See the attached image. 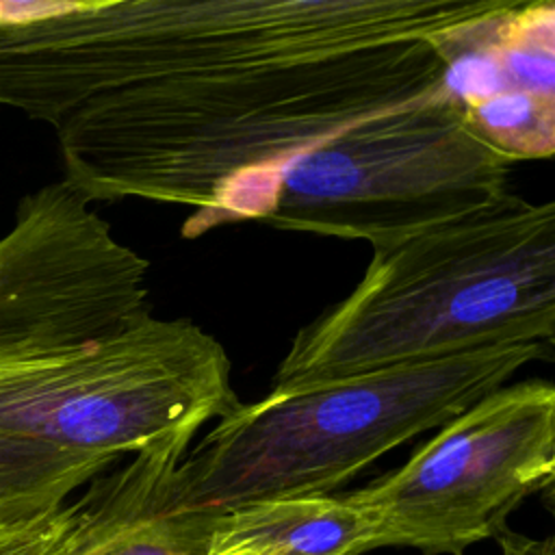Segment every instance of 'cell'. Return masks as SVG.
Segmentation results:
<instances>
[{"label":"cell","mask_w":555,"mask_h":555,"mask_svg":"<svg viewBox=\"0 0 555 555\" xmlns=\"http://www.w3.org/2000/svg\"><path fill=\"white\" fill-rule=\"evenodd\" d=\"M449 67L438 43L401 41L115 89L54 126L61 180L89 204L191 206L186 238L264 219L295 156L438 89Z\"/></svg>","instance_id":"6da1fadb"},{"label":"cell","mask_w":555,"mask_h":555,"mask_svg":"<svg viewBox=\"0 0 555 555\" xmlns=\"http://www.w3.org/2000/svg\"><path fill=\"white\" fill-rule=\"evenodd\" d=\"M150 264L63 180L0 236V401L147 308ZM113 464L0 436V505H61Z\"/></svg>","instance_id":"5b68a950"},{"label":"cell","mask_w":555,"mask_h":555,"mask_svg":"<svg viewBox=\"0 0 555 555\" xmlns=\"http://www.w3.org/2000/svg\"><path fill=\"white\" fill-rule=\"evenodd\" d=\"M555 477V388L505 384L438 427L397 470L347 494L379 546L462 555L507 529L512 512Z\"/></svg>","instance_id":"ba28073f"},{"label":"cell","mask_w":555,"mask_h":555,"mask_svg":"<svg viewBox=\"0 0 555 555\" xmlns=\"http://www.w3.org/2000/svg\"><path fill=\"white\" fill-rule=\"evenodd\" d=\"M551 356L546 345H496L241 401L186 451L180 505L219 514L254 501L330 494Z\"/></svg>","instance_id":"277c9868"},{"label":"cell","mask_w":555,"mask_h":555,"mask_svg":"<svg viewBox=\"0 0 555 555\" xmlns=\"http://www.w3.org/2000/svg\"><path fill=\"white\" fill-rule=\"evenodd\" d=\"M61 505H0V555H26Z\"/></svg>","instance_id":"7c38bea8"},{"label":"cell","mask_w":555,"mask_h":555,"mask_svg":"<svg viewBox=\"0 0 555 555\" xmlns=\"http://www.w3.org/2000/svg\"><path fill=\"white\" fill-rule=\"evenodd\" d=\"M553 336L555 204L507 191L373 247L351 293L295 334L271 390Z\"/></svg>","instance_id":"3957f363"},{"label":"cell","mask_w":555,"mask_h":555,"mask_svg":"<svg viewBox=\"0 0 555 555\" xmlns=\"http://www.w3.org/2000/svg\"><path fill=\"white\" fill-rule=\"evenodd\" d=\"M518 0L0 2V104L56 126L154 80L362 48L444 46Z\"/></svg>","instance_id":"7a4b0ae2"},{"label":"cell","mask_w":555,"mask_h":555,"mask_svg":"<svg viewBox=\"0 0 555 555\" xmlns=\"http://www.w3.org/2000/svg\"><path fill=\"white\" fill-rule=\"evenodd\" d=\"M462 102L468 126L507 160L553 156L555 95L503 87Z\"/></svg>","instance_id":"8fae6325"},{"label":"cell","mask_w":555,"mask_h":555,"mask_svg":"<svg viewBox=\"0 0 555 555\" xmlns=\"http://www.w3.org/2000/svg\"><path fill=\"white\" fill-rule=\"evenodd\" d=\"M509 169L512 160L468 126L462 98L442 82L295 156L264 221L373 249L490 206L507 193Z\"/></svg>","instance_id":"8992f818"},{"label":"cell","mask_w":555,"mask_h":555,"mask_svg":"<svg viewBox=\"0 0 555 555\" xmlns=\"http://www.w3.org/2000/svg\"><path fill=\"white\" fill-rule=\"evenodd\" d=\"M238 403L230 356L210 332L143 310L0 405V436L119 462Z\"/></svg>","instance_id":"52a82bcc"},{"label":"cell","mask_w":555,"mask_h":555,"mask_svg":"<svg viewBox=\"0 0 555 555\" xmlns=\"http://www.w3.org/2000/svg\"><path fill=\"white\" fill-rule=\"evenodd\" d=\"M494 540L501 546V555H555V540L553 538H540L538 540V538L516 533L507 527Z\"/></svg>","instance_id":"4fadbf2b"},{"label":"cell","mask_w":555,"mask_h":555,"mask_svg":"<svg viewBox=\"0 0 555 555\" xmlns=\"http://www.w3.org/2000/svg\"><path fill=\"white\" fill-rule=\"evenodd\" d=\"M241 555H245V553H241Z\"/></svg>","instance_id":"5bb4252c"},{"label":"cell","mask_w":555,"mask_h":555,"mask_svg":"<svg viewBox=\"0 0 555 555\" xmlns=\"http://www.w3.org/2000/svg\"><path fill=\"white\" fill-rule=\"evenodd\" d=\"M377 548L373 518L347 496H288L210 516L206 555H360Z\"/></svg>","instance_id":"30bf717a"},{"label":"cell","mask_w":555,"mask_h":555,"mask_svg":"<svg viewBox=\"0 0 555 555\" xmlns=\"http://www.w3.org/2000/svg\"><path fill=\"white\" fill-rule=\"evenodd\" d=\"M197 431H173L91 479L26 555H206L212 514L184 509L178 479Z\"/></svg>","instance_id":"9c48e42d"}]
</instances>
